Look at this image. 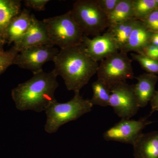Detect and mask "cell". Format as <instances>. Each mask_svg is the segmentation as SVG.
I'll list each match as a JSON object with an SVG mask.
<instances>
[{"label":"cell","instance_id":"cell-17","mask_svg":"<svg viewBox=\"0 0 158 158\" xmlns=\"http://www.w3.org/2000/svg\"><path fill=\"white\" fill-rule=\"evenodd\" d=\"M138 21L135 19L132 18L108 27L107 31L113 36L119 51H121L126 45L130 34Z\"/></svg>","mask_w":158,"mask_h":158},{"label":"cell","instance_id":"cell-24","mask_svg":"<svg viewBox=\"0 0 158 158\" xmlns=\"http://www.w3.org/2000/svg\"><path fill=\"white\" fill-rule=\"evenodd\" d=\"M100 8L107 16L113 11L120 0H97Z\"/></svg>","mask_w":158,"mask_h":158},{"label":"cell","instance_id":"cell-5","mask_svg":"<svg viewBox=\"0 0 158 158\" xmlns=\"http://www.w3.org/2000/svg\"><path fill=\"white\" fill-rule=\"evenodd\" d=\"M70 11L76 22L86 36H99L109 27L108 16L100 8L97 0L76 1Z\"/></svg>","mask_w":158,"mask_h":158},{"label":"cell","instance_id":"cell-8","mask_svg":"<svg viewBox=\"0 0 158 158\" xmlns=\"http://www.w3.org/2000/svg\"><path fill=\"white\" fill-rule=\"evenodd\" d=\"M59 52V49L52 45L30 48L18 53L13 65L36 73L43 70V66L46 63L53 61Z\"/></svg>","mask_w":158,"mask_h":158},{"label":"cell","instance_id":"cell-16","mask_svg":"<svg viewBox=\"0 0 158 158\" xmlns=\"http://www.w3.org/2000/svg\"><path fill=\"white\" fill-rule=\"evenodd\" d=\"M19 0H0V33L4 35L12 19L21 11Z\"/></svg>","mask_w":158,"mask_h":158},{"label":"cell","instance_id":"cell-28","mask_svg":"<svg viewBox=\"0 0 158 158\" xmlns=\"http://www.w3.org/2000/svg\"><path fill=\"white\" fill-rule=\"evenodd\" d=\"M145 56L153 58V59L158 60V47H157L155 51L150 53L148 54L147 55H145Z\"/></svg>","mask_w":158,"mask_h":158},{"label":"cell","instance_id":"cell-30","mask_svg":"<svg viewBox=\"0 0 158 158\" xmlns=\"http://www.w3.org/2000/svg\"><path fill=\"white\" fill-rule=\"evenodd\" d=\"M157 9H158V0H155Z\"/></svg>","mask_w":158,"mask_h":158},{"label":"cell","instance_id":"cell-21","mask_svg":"<svg viewBox=\"0 0 158 158\" xmlns=\"http://www.w3.org/2000/svg\"><path fill=\"white\" fill-rule=\"evenodd\" d=\"M132 60L138 62L141 68L147 73L158 75V60L153 59L144 54H131Z\"/></svg>","mask_w":158,"mask_h":158},{"label":"cell","instance_id":"cell-6","mask_svg":"<svg viewBox=\"0 0 158 158\" xmlns=\"http://www.w3.org/2000/svg\"><path fill=\"white\" fill-rule=\"evenodd\" d=\"M132 61L127 53L119 51L101 61L98 69V79L110 88L135 78Z\"/></svg>","mask_w":158,"mask_h":158},{"label":"cell","instance_id":"cell-26","mask_svg":"<svg viewBox=\"0 0 158 158\" xmlns=\"http://www.w3.org/2000/svg\"><path fill=\"white\" fill-rule=\"evenodd\" d=\"M151 107V113L154 112H158V90L156 91L153 97L150 101Z\"/></svg>","mask_w":158,"mask_h":158},{"label":"cell","instance_id":"cell-25","mask_svg":"<svg viewBox=\"0 0 158 158\" xmlns=\"http://www.w3.org/2000/svg\"><path fill=\"white\" fill-rule=\"evenodd\" d=\"M50 1L48 0H25L24 1L25 6L37 11H44L45 6Z\"/></svg>","mask_w":158,"mask_h":158},{"label":"cell","instance_id":"cell-3","mask_svg":"<svg viewBox=\"0 0 158 158\" xmlns=\"http://www.w3.org/2000/svg\"><path fill=\"white\" fill-rule=\"evenodd\" d=\"M80 91L74 92L72 99L65 103L53 102L45 110L47 115L44 129L47 133L56 132L60 127L77 120L92 110L93 106L90 99L83 98Z\"/></svg>","mask_w":158,"mask_h":158},{"label":"cell","instance_id":"cell-20","mask_svg":"<svg viewBox=\"0 0 158 158\" xmlns=\"http://www.w3.org/2000/svg\"><path fill=\"white\" fill-rule=\"evenodd\" d=\"M133 18L143 21L157 9L155 0H133Z\"/></svg>","mask_w":158,"mask_h":158},{"label":"cell","instance_id":"cell-19","mask_svg":"<svg viewBox=\"0 0 158 158\" xmlns=\"http://www.w3.org/2000/svg\"><path fill=\"white\" fill-rule=\"evenodd\" d=\"M91 87L93 96L90 101L92 105L108 106L111 96V88L98 79L92 83Z\"/></svg>","mask_w":158,"mask_h":158},{"label":"cell","instance_id":"cell-12","mask_svg":"<svg viewBox=\"0 0 158 158\" xmlns=\"http://www.w3.org/2000/svg\"><path fill=\"white\" fill-rule=\"evenodd\" d=\"M135 78L138 81L134 85L135 96L139 108H144L154 95L158 77L156 75L147 73Z\"/></svg>","mask_w":158,"mask_h":158},{"label":"cell","instance_id":"cell-22","mask_svg":"<svg viewBox=\"0 0 158 158\" xmlns=\"http://www.w3.org/2000/svg\"><path fill=\"white\" fill-rule=\"evenodd\" d=\"M18 52L12 47L9 50L0 49V75L9 66L13 65V62Z\"/></svg>","mask_w":158,"mask_h":158},{"label":"cell","instance_id":"cell-4","mask_svg":"<svg viewBox=\"0 0 158 158\" xmlns=\"http://www.w3.org/2000/svg\"><path fill=\"white\" fill-rule=\"evenodd\" d=\"M51 44L60 49L80 45L84 34L76 22L70 10L65 14L42 20Z\"/></svg>","mask_w":158,"mask_h":158},{"label":"cell","instance_id":"cell-29","mask_svg":"<svg viewBox=\"0 0 158 158\" xmlns=\"http://www.w3.org/2000/svg\"><path fill=\"white\" fill-rule=\"evenodd\" d=\"M6 43V39L4 35L0 33V49H2L3 46Z\"/></svg>","mask_w":158,"mask_h":158},{"label":"cell","instance_id":"cell-11","mask_svg":"<svg viewBox=\"0 0 158 158\" xmlns=\"http://www.w3.org/2000/svg\"><path fill=\"white\" fill-rule=\"evenodd\" d=\"M52 45L47 31L42 21L37 19L32 14L31 25L27 31L19 41L14 44V48L18 52L38 46Z\"/></svg>","mask_w":158,"mask_h":158},{"label":"cell","instance_id":"cell-14","mask_svg":"<svg viewBox=\"0 0 158 158\" xmlns=\"http://www.w3.org/2000/svg\"><path fill=\"white\" fill-rule=\"evenodd\" d=\"M152 32L149 31L141 21L138 20L130 34L127 44L121 51L125 52H133L142 54L146 47L150 44Z\"/></svg>","mask_w":158,"mask_h":158},{"label":"cell","instance_id":"cell-7","mask_svg":"<svg viewBox=\"0 0 158 158\" xmlns=\"http://www.w3.org/2000/svg\"><path fill=\"white\" fill-rule=\"evenodd\" d=\"M109 106L121 119H130L135 116L140 108L135 96L134 85L124 82L113 86Z\"/></svg>","mask_w":158,"mask_h":158},{"label":"cell","instance_id":"cell-15","mask_svg":"<svg viewBox=\"0 0 158 158\" xmlns=\"http://www.w3.org/2000/svg\"><path fill=\"white\" fill-rule=\"evenodd\" d=\"M32 14L26 9L21 11L9 24L5 34V38L8 44H14L19 41L26 34L31 25Z\"/></svg>","mask_w":158,"mask_h":158},{"label":"cell","instance_id":"cell-1","mask_svg":"<svg viewBox=\"0 0 158 158\" xmlns=\"http://www.w3.org/2000/svg\"><path fill=\"white\" fill-rule=\"evenodd\" d=\"M53 70L64 80L69 91H80L97 73L99 64L85 52L83 42L80 45L62 49L54 59Z\"/></svg>","mask_w":158,"mask_h":158},{"label":"cell","instance_id":"cell-18","mask_svg":"<svg viewBox=\"0 0 158 158\" xmlns=\"http://www.w3.org/2000/svg\"><path fill=\"white\" fill-rule=\"evenodd\" d=\"M133 0H120L108 16L109 27L115 25L133 18Z\"/></svg>","mask_w":158,"mask_h":158},{"label":"cell","instance_id":"cell-13","mask_svg":"<svg viewBox=\"0 0 158 158\" xmlns=\"http://www.w3.org/2000/svg\"><path fill=\"white\" fill-rule=\"evenodd\" d=\"M133 146L135 158H158V131L142 133Z\"/></svg>","mask_w":158,"mask_h":158},{"label":"cell","instance_id":"cell-2","mask_svg":"<svg viewBox=\"0 0 158 158\" xmlns=\"http://www.w3.org/2000/svg\"><path fill=\"white\" fill-rule=\"evenodd\" d=\"M58 76L53 70L33 73L28 81L20 84L11 91V97L16 108L21 111L32 110L40 113L45 111L56 101L55 93L59 84Z\"/></svg>","mask_w":158,"mask_h":158},{"label":"cell","instance_id":"cell-10","mask_svg":"<svg viewBox=\"0 0 158 158\" xmlns=\"http://www.w3.org/2000/svg\"><path fill=\"white\" fill-rule=\"evenodd\" d=\"M83 43L88 56L98 62L119 51L115 40L107 31L92 39L84 35Z\"/></svg>","mask_w":158,"mask_h":158},{"label":"cell","instance_id":"cell-27","mask_svg":"<svg viewBox=\"0 0 158 158\" xmlns=\"http://www.w3.org/2000/svg\"><path fill=\"white\" fill-rule=\"evenodd\" d=\"M150 44L158 47V32H152L151 37Z\"/></svg>","mask_w":158,"mask_h":158},{"label":"cell","instance_id":"cell-23","mask_svg":"<svg viewBox=\"0 0 158 158\" xmlns=\"http://www.w3.org/2000/svg\"><path fill=\"white\" fill-rule=\"evenodd\" d=\"M141 22L151 32H158V9L153 11Z\"/></svg>","mask_w":158,"mask_h":158},{"label":"cell","instance_id":"cell-9","mask_svg":"<svg viewBox=\"0 0 158 158\" xmlns=\"http://www.w3.org/2000/svg\"><path fill=\"white\" fill-rule=\"evenodd\" d=\"M152 123L147 117L138 120L123 118L106 131L103 135L104 140L121 142L133 145L147 125Z\"/></svg>","mask_w":158,"mask_h":158}]
</instances>
